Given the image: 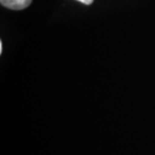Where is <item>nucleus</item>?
<instances>
[{"instance_id":"obj_1","label":"nucleus","mask_w":155,"mask_h":155,"mask_svg":"<svg viewBox=\"0 0 155 155\" xmlns=\"http://www.w3.org/2000/svg\"><path fill=\"white\" fill-rule=\"evenodd\" d=\"M0 2L6 8L20 11V9L27 8L32 2V0H0Z\"/></svg>"},{"instance_id":"obj_2","label":"nucleus","mask_w":155,"mask_h":155,"mask_svg":"<svg viewBox=\"0 0 155 155\" xmlns=\"http://www.w3.org/2000/svg\"><path fill=\"white\" fill-rule=\"evenodd\" d=\"M77 1H81V2H83L85 5H91L93 2V0H77Z\"/></svg>"},{"instance_id":"obj_3","label":"nucleus","mask_w":155,"mask_h":155,"mask_svg":"<svg viewBox=\"0 0 155 155\" xmlns=\"http://www.w3.org/2000/svg\"><path fill=\"white\" fill-rule=\"evenodd\" d=\"M0 53H2V43L0 41Z\"/></svg>"}]
</instances>
